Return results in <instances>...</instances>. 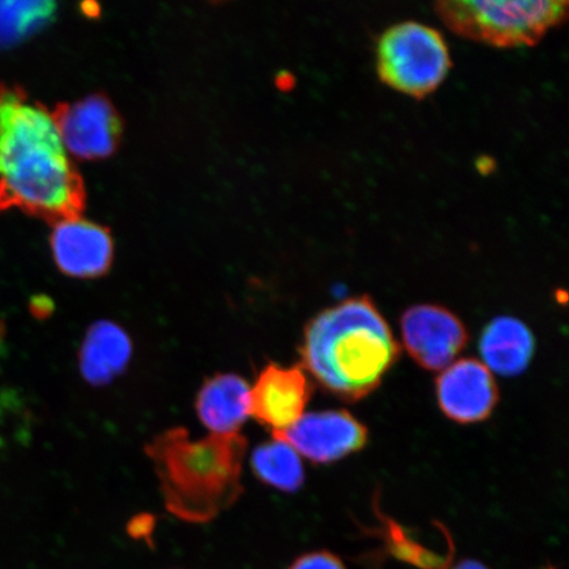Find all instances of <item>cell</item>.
<instances>
[{"instance_id":"cell-1","label":"cell","mask_w":569,"mask_h":569,"mask_svg":"<svg viewBox=\"0 0 569 569\" xmlns=\"http://www.w3.org/2000/svg\"><path fill=\"white\" fill-rule=\"evenodd\" d=\"M87 201L80 172L46 107L0 87V211L57 220L80 217Z\"/></svg>"},{"instance_id":"cell-2","label":"cell","mask_w":569,"mask_h":569,"mask_svg":"<svg viewBox=\"0 0 569 569\" xmlns=\"http://www.w3.org/2000/svg\"><path fill=\"white\" fill-rule=\"evenodd\" d=\"M320 387L346 402L371 395L400 358V346L371 297H353L312 318L300 348Z\"/></svg>"},{"instance_id":"cell-3","label":"cell","mask_w":569,"mask_h":569,"mask_svg":"<svg viewBox=\"0 0 569 569\" xmlns=\"http://www.w3.org/2000/svg\"><path fill=\"white\" fill-rule=\"evenodd\" d=\"M247 439L240 433L193 439L183 427L156 436L146 447L167 509L189 523H208L243 493Z\"/></svg>"},{"instance_id":"cell-4","label":"cell","mask_w":569,"mask_h":569,"mask_svg":"<svg viewBox=\"0 0 569 569\" xmlns=\"http://www.w3.org/2000/svg\"><path fill=\"white\" fill-rule=\"evenodd\" d=\"M568 2L555 0H442L433 4L447 28L468 40L497 48L538 44L565 23Z\"/></svg>"},{"instance_id":"cell-5","label":"cell","mask_w":569,"mask_h":569,"mask_svg":"<svg viewBox=\"0 0 569 569\" xmlns=\"http://www.w3.org/2000/svg\"><path fill=\"white\" fill-rule=\"evenodd\" d=\"M451 67L443 34L419 21L391 26L377 41V74L401 94L416 99L431 96L446 81Z\"/></svg>"},{"instance_id":"cell-6","label":"cell","mask_w":569,"mask_h":569,"mask_svg":"<svg viewBox=\"0 0 569 569\" xmlns=\"http://www.w3.org/2000/svg\"><path fill=\"white\" fill-rule=\"evenodd\" d=\"M52 117L63 147L77 159L109 158L122 138V119L103 96H89L57 106Z\"/></svg>"},{"instance_id":"cell-7","label":"cell","mask_w":569,"mask_h":569,"mask_svg":"<svg viewBox=\"0 0 569 569\" xmlns=\"http://www.w3.org/2000/svg\"><path fill=\"white\" fill-rule=\"evenodd\" d=\"M402 343L419 367L443 371L468 345L461 319L438 305H417L403 312Z\"/></svg>"},{"instance_id":"cell-8","label":"cell","mask_w":569,"mask_h":569,"mask_svg":"<svg viewBox=\"0 0 569 569\" xmlns=\"http://www.w3.org/2000/svg\"><path fill=\"white\" fill-rule=\"evenodd\" d=\"M316 465H330L358 452L368 442V430L346 410L303 415L289 429L273 433Z\"/></svg>"},{"instance_id":"cell-9","label":"cell","mask_w":569,"mask_h":569,"mask_svg":"<svg viewBox=\"0 0 569 569\" xmlns=\"http://www.w3.org/2000/svg\"><path fill=\"white\" fill-rule=\"evenodd\" d=\"M500 398L492 372L476 359L453 361L437 379L440 410L461 425L486 421Z\"/></svg>"},{"instance_id":"cell-10","label":"cell","mask_w":569,"mask_h":569,"mask_svg":"<svg viewBox=\"0 0 569 569\" xmlns=\"http://www.w3.org/2000/svg\"><path fill=\"white\" fill-rule=\"evenodd\" d=\"M311 390L309 377L301 367L270 362L251 389V416L273 433L282 432L303 416Z\"/></svg>"},{"instance_id":"cell-11","label":"cell","mask_w":569,"mask_h":569,"mask_svg":"<svg viewBox=\"0 0 569 569\" xmlns=\"http://www.w3.org/2000/svg\"><path fill=\"white\" fill-rule=\"evenodd\" d=\"M51 246L56 266L76 279H96L111 267V234L90 220L80 217L57 220Z\"/></svg>"},{"instance_id":"cell-12","label":"cell","mask_w":569,"mask_h":569,"mask_svg":"<svg viewBox=\"0 0 569 569\" xmlns=\"http://www.w3.org/2000/svg\"><path fill=\"white\" fill-rule=\"evenodd\" d=\"M196 409L206 429L216 436L238 433L251 416V388L238 375L213 376L199 390Z\"/></svg>"},{"instance_id":"cell-13","label":"cell","mask_w":569,"mask_h":569,"mask_svg":"<svg viewBox=\"0 0 569 569\" xmlns=\"http://www.w3.org/2000/svg\"><path fill=\"white\" fill-rule=\"evenodd\" d=\"M132 340L122 327L99 320L84 336L80 371L91 386L104 387L126 371L132 358Z\"/></svg>"},{"instance_id":"cell-14","label":"cell","mask_w":569,"mask_h":569,"mask_svg":"<svg viewBox=\"0 0 569 569\" xmlns=\"http://www.w3.org/2000/svg\"><path fill=\"white\" fill-rule=\"evenodd\" d=\"M536 351V339L529 327L511 317L496 318L483 329L480 353L489 371L517 376L529 367Z\"/></svg>"},{"instance_id":"cell-15","label":"cell","mask_w":569,"mask_h":569,"mask_svg":"<svg viewBox=\"0 0 569 569\" xmlns=\"http://www.w3.org/2000/svg\"><path fill=\"white\" fill-rule=\"evenodd\" d=\"M252 469L266 486L293 493L303 486L305 469L300 455L281 439L256 447Z\"/></svg>"},{"instance_id":"cell-16","label":"cell","mask_w":569,"mask_h":569,"mask_svg":"<svg viewBox=\"0 0 569 569\" xmlns=\"http://www.w3.org/2000/svg\"><path fill=\"white\" fill-rule=\"evenodd\" d=\"M52 2H0V48L38 32L54 17Z\"/></svg>"},{"instance_id":"cell-17","label":"cell","mask_w":569,"mask_h":569,"mask_svg":"<svg viewBox=\"0 0 569 569\" xmlns=\"http://www.w3.org/2000/svg\"><path fill=\"white\" fill-rule=\"evenodd\" d=\"M288 569H347L337 555L329 551H312L301 555Z\"/></svg>"},{"instance_id":"cell-18","label":"cell","mask_w":569,"mask_h":569,"mask_svg":"<svg viewBox=\"0 0 569 569\" xmlns=\"http://www.w3.org/2000/svg\"><path fill=\"white\" fill-rule=\"evenodd\" d=\"M152 528L151 518H138L137 521L130 526V532L134 538H144L149 536Z\"/></svg>"},{"instance_id":"cell-19","label":"cell","mask_w":569,"mask_h":569,"mask_svg":"<svg viewBox=\"0 0 569 569\" xmlns=\"http://www.w3.org/2000/svg\"><path fill=\"white\" fill-rule=\"evenodd\" d=\"M452 569H489L486 565H482L479 560L467 559L460 561L458 566Z\"/></svg>"},{"instance_id":"cell-20","label":"cell","mask_w":569,"mask_h":569,"mask_svg":"<svg viewBox=\"0 0 569 569\" xmlns=\"http://www.w3.org/2000/svg\"><path fill=\"white\" fill-rule=\"evenodd\" d=\"M4 333H6V326L4 323L2 322V320H0V341L3 340L4 338Z\"/></svg>"},{"instance_id":"cell-21","label":"cell","mask_w":569,"mask_h":569,"mask_svg":"<svg viewBox=\"0 0 569 569\" xmlns=\"http://www.w3.org/2000/svg\"><path fill=\"white\" fill-rule=\"evenodd\" d=\"M546 569H553V568H546Z\"/></svg>"}]
</instances>
